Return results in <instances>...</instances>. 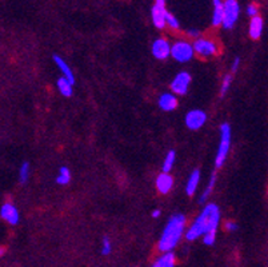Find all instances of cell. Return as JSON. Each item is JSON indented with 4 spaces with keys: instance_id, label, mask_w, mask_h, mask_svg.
<instances>
[{
    "instance_id": "cell-2",
    "label": "cell",
    "mask_w": 268,
    "mask_h": 267,
    "mask_svg": "<svg viewBox=\"0 0 268 267\" xmlns=\"http://www.w3.org/2000/svg\"><path fill=\"white\" fill-rule=\"evenodd\" d=\"M185 217L183 214H175L167 222L166 227L162 233V236L159 239L157 249L162 253H172L178 243L180 242L181 236L185 231Z\"/></svg>"
},
{
    "instance_id": "cell-33",
    "label": "cell",
    "mask_w": 268,
    "mask_h": 267,
    "mask_svg": "<svg viewBox=\"0 0 268 267\" xmlns=\"http://www.w3.org/2000/svg\"><path fill=\"white\" fill-rule=\"evenodd\" d=\"M4 253H5L4 247H1V249H0V255H1V257H3V255H4Z\"/></svg>"
},
{
    "instance_id": "cell-11",
    "label": "cell",
    "mask_w": 268,
    "mask_h": 267,
    "mask_svg": "<svg viewBox=\"0 0 268 267\" xmlns=\"http://www.w3.org/2000/svg\"><path fill=\"white\" fill-rule=\"evenodd\" d=\"M0 218L11 226H16L19 221H20L18 208H16L14 203L11 202H5L1 204V207H0Z\"/></svg>"
},
{
    "instance_id": "cell-15",
    "label": "cell",
    "mask_w": 268,
    "mask_h": 267,
    "mask_svg": "<svg viewBox=\"0 0 268 267\" xmlns=\"http://www.w3.org/2000/svg\"><path fill=\"white\" fill-rule=\"evenodd\" d=\"M263 28H264L263 18H260L259 15H258V16H255V18H251L250 28H248V33H250L251 39L258 40V39L262 36V33H263Z\"/></svg>"
},
{
    "instance_id": "cell-13",
    "label": "cell",
    "mask_w": 268,
    "mask_h": 267,
    "mask_svg": "<svg viewBox=\"0 0 268 267\" xmlns=\"http://www.w3.org/2000/svg\"><path fill=\"white\" fill-rule=\"evenodd\" d=\"M156 189L162 195H167L174 187V178L170 172H162L156 178Z\"/></svg>"
},
{
    "instance_id": "cell-3",
    "label": "cell",
    "mask_w": 268,
    "mask_h": 267,
    "mask_svg": "<svg viewBox=\"0 0 268 267\" xmlns=\"http://www.w3.org/2000/svg\"><path fill=\"white\" fill-rule=\"evenodd\" d=\"M230 148H231V127L228 123H223L220 126V142H219L216 158H215V168L216 170L222 168L223 165L226 163Z\"/></svg>"
},
{
    "instance_id": "cell-29",
    "label": "cell",
    "mask_w": 268,
    "mask_h": 267,
    "mask_svg": "<svg viewBox=\"0 0 268 267\" xmlns=\"http://www.w3.org/2000/svg\"><path fill=\"white\" fill-rule=\"evenodd\" d=\"M187 35H188L190 37H192V39H195V40L200 37V33L196 30V28H190V30L187 31Z\"/></svg>"
},
{
    "instance_id": "cell-1",
    "label": "cell",
    "mask_w": 268,
    "mask_h": 267,
    "mask_svg": "<svg viewBox=\"0 0 268 267\" xmlns=\"http://www.w3.org/2000/svg\"><path fill=\"white\" fill-rule=\"evenodd\" d=\"M220 223V208L215 203H208L195 222L185 231V239L194 242L207 233L216 231Z\"/></svg>"
},
{
    "instance_id": "cell-5",
    "label": "cell",
    "mask_w": 268,
    "mask_h": 267,
    "mask_svg": "<svg viewBox=\"0 0 268 267\" xmlns=\"http://www.w3.org/2000/svg\"><path fill=\"white\" fill-rule=\"evenodd\" d=\"M240 7L236 0H224V18H223V27L230 30L236 24L239 18Z\"/></svg>"
},
{
    "instance_id": "cell-10",
    "label": "cell",
    "mask_w": 268,
    "mask_h": 267,
    "mask_svg": "<svg viewBox=\"0 0 268 267\" xmlns=\"http://www.w3.org/2000/svg\"><path fill=\"white\" fill-rule=\"evenodd\" d=\"M172 44L164 37H157L155 39L151 47L152 55L157 60H166L168 56H171Z\"/></svg>"
},
{
    "instance_id": "cell-23",
    "label": "cell",
    "mask_w": 268,
    "mask_h": 267,
    "mask_svg": "<svg viewBox=\"0 0 268 267\" xmlns=\"http://www.w3.org/2000/svg\"><path fill=\"white\" fill-rule=\"evenodd\" d=\"M30 172H31V167H30V163L28 162H24L23 165L19 168V182L22 184H24L30 178Z\"/></svg>"
},
{
    "instance_id": "cell-12",
    "label": "cell",
    "mask_w": 268,
    "mask_h": 267,
    "mask_svg": "<svg viewBox=\"0 0 268 267\" xmlns=\"http://www.w3.org/2000/svg\"><path fill=\"white\" fill-rule=\"evenodd\" d=\"M157 104L160 107V110L166 111V112H171V111L178 108V98L174 92H164L162 94L159 99H157Z\"/></svg>"
},
{
    "instance_id": "cell-25",
    "label": "cell",
    "mask_w": 268,
    "mask_h": 267,
    "mask_svg": "<svg viewBox=\"0 0 268 267\" xmlns=\"http://www.w3.org/2000/svg\"><path fill=\"white\" fill-rule=\"evenodd\" d=\"M231 84H232V75L228 74L226 75L224 78H223L222 80V86H220V97H224L227 92H228V90L231 88Z\"/></svg>"
},
{
    "instance_id": "cell-24",
    "label": "cell",
    "mask_w": 268,
    "mask_h": 267,
    "mask_svg": "<svg viewBox=\"0 0 268 267\" xmlns=\"http://www.w3.org/2000/svg\"><path fill=\"white\" fill-rule=\"evenodd\" d=\"M166 23L167 26H168V28L175 30V31L180 28V23H179L178 18H176L174 14H171V12H168V11H167V15H166Z\"/></svg>"
},
{
    "instance_id": "cell-26",
    "label": "cell",
    "mask_w": 268,
    "mask_h": 267,
    "mask_svg": "<svg viewBox=\"0 0 268 267\" xmlns=\"http://www.w3.org/2000/svg\"><path fill=\"white\" fill-rule=\"evenodd\" d=\"M112 251V244H111V240H110V238H107V236H104L102 240V254L103 255H110Z\"/></svg>"
},
{
    "instance_id": "cell-6",
    "label": "cell",
    "mask_w": 268,
    "mask_h": 267,
    "mask_svg": "<svg viewBox=\"0 0 268 267\" xmlns=\"http://www.w3.org/2000/svg\"><path fill=\"white\" fill-rule=\"evenodd\" d=\"M192 44H194L195 54L202 56V58H211V56H215L219 52V47L211 39L199 37Z\"/></svg>"
},
{
    "instance_id": "cell-27",
    "label": "cell",
    "mask_w": 268,
    "mask_h": 267,
    "mask_svg": "<svg viewBox=\"0 0 268 267\" xmlns=\"http://www.w3.org/2000/svg\"><path fill=\"white\" fill-rule=\"evenodd\" d=\"M215 240H216V231H211V233L203 235V243L206 246H212Z\"/></svg>"
},
{
    "instance_id": "cell-22",
    "label": "cell",
    "mask_w": 268,
    "mask_h": 267,
    "mask_svg": "<svg viewBox=\"0 0 268 267\" xmlns=\"http://www.w3.org/2000/svg\"><path fill=\"white\" fill-rule=\"evenodd\" d=\"M56 182H58V184H61V186H67L71 182V171L68 170V167H60Z\"/></svg>"
},
{
    "instance_id": "cell-28",
    "label": "cell",
    "mask_w": 268,
    "mask_h": 267,
    "mask_svg": "<svg viewBox=\"0 0 268 267\" xmlns=\"http://www.w3.org/2000/svg\"><path fill=\"white\" fill-rule=\"evenodd\" d=\"M247 15H248L250 18L258 16V15H259V8H258V5L255 4V3L248 4V7H247Z\"/></svg>"
},
{
    "instance_id": "cell-9",
    "label": "cell",
    "mask_w": 268,
    "mask_h": 267,
    "mask_svg": "<svg viewBox=\"0 0 268 267\" xmlns=\"http://www.w3.org/2000/svg\"><path fill=\"white\" fill-rule=\"evenodd\" d=\"M184 122L187 129L196 131V130H200L206 125V122H207V114L203 110H191L187 112Z\"/></svg>"
},
{
    "instance_id": "cell-19",
    "label": "cell",
    "mask_w": 268,
    "mask_h": 267,
    "mask_svg": "<svg viewBox=\"0 0 268 267\" xmlns=\"http://www.w3.org/2000/svg\"><path fill=\"white\" fill-rule=\"evenodd\" d=\"M56 86H58V90H59V92L61 94V97L65 98L72 97V87H74V84L71 83L69 80H67L64 76H61V78L58 79Z\"/></svg>"
},
{
    "instance_id": "cell-17",
    "label": "cell",
    "mask_w": 268,
    "mask_h": 267,
    "mask_svg": "<svg viewBox=\"0 0 268 267\" xmlns=\"http://www.w3.org/2000/svg\"><path fill=\"white\" fill-rule=\"evenodd\" d=\"M200 182V170H194L188 176V179H187V183H185V193L188 197H192L195 193H196V190H198V186H199Z\"/></svg>"
},
{
    "instance_id": "cell-31",
    "label": "cell",
    "mask_w": 268,
    "mask_h": 267,
    "mask_svg": "<svg viewBox=\"0 0 268 267\" xmlns=\"http://www.w3.org/2000/svg\"><path fill=\"white\" fill-rule=\"evenodd\" d=\"M239 67H240V59H239V58H235V60L232 62L231 71L232 72H236V71L239 69Z\"/></svg>"
},
{
    "instance_id": "cell-18",
    "label": "cell",
    "mask_w": 268,
    "mask_h": 267,
    "mask_svg": "<svg viewBox=\"0 0 268 267\" xmlns=\"http://www.w3.org/2000/svg\"><path fill=\"white\" fill-rule=\"evenodd\" d=\"M176 258L174 253H163L151 267H175Z\"/></svg>"
},
{
    "instance_id": "cell-7",
    "label": "cell",
    "mask_w": 268,
    "mask_h": 267,
    "mask_svg": "<svg viewBox=\"0 0 268 267\" xmlns=\"http://www.w3.org/2000/svg\"><path fill=\"white\" fill-rule=\"evenodd\" d=\"M191 80L192 78L187 71H181L179 74H176L171 82V92H174L175 95H185L190 88Z\"/></svg>"
},
{
    "instance_id": "cell-30",
    "label": "cell",
    "mask_w": 268,
    "mask_h": 267,
    "mask_svg": "<svg viewBox=\"0 0 268 267\" xmlns=\"http://www.w3.org/2000/svg\"><path fill=\"white\" fill-rule=\"evenodd\" d=\"M224 227H226L227 231H236L238 229H239V226L236 225L235 222H232V221L227 222L226 225H224Z\"/></svg>"
},
{
    "instance_id": "cell-8",
    "label": "cell",
    "mask_w": 268,
    "mask_h": 267,
    "mask_svg": "<svg viewBox=\"0 0 268 267\" xmlns=\"http://www.w3.org/2000/svg\"><path fill=\"white\" fill-rule=\"evenodd\" d=\"M166 0H155V4H153L152 11H151V18H152L153 26L157 30L166 28Z\"/></svg>"
},
{
    "instance_id": "cell-20",
    "label": "cell",
    "mask_w": 268,
    "mask_h": 267,
    "mask_svg": "<svg viewBox=\"0 0 268 267\" xmlns=\"http://www.w3.org/2000/svg\"><path fill=\"white\" fill-rule=\"evenodd\" d=\"M215 184H216V172H212V175H211V179H209V182H208L207 187L204 189L203 194L200 195V199H199L200 203H204L208 198H209V195H211V193H212Z\"/></svg>"
},
{
    "instance_id": "cell-14",
    "label": "cell",
    "mask_w": 268,
    "mask_h": 267,
    "mask_svg": "<svg viewBox=\"0 0 268 267\" xmlns=\"http://www.w3.org/2000/svg\"><path fill=\"white\" fill-rule=\"evenodd\" d=\"M213 12L211 18V23L213 27L223 26V18H224V1L223 0H212Z\"/></svg>"
},
{
    "instance_id": "cell-32",
    "label": "cell",
    "mask_w": 268,
    "mask_h": 267,
    "mask_svg": "<svg viewBox=\"0 0 268 267\" xmlns=\"http://www.w3.org/2000/svg\"><path fill=\"white\" fill-rule=\"evenodd\" d=\"M151 215H152V218H159L162 215V211H160V210H153Z\"/></svg>"
},
{
    "instance_id": "cell-4",
    "label": "cell",
    "mask_w": 268,
    "mask_h": 267,
    "mask_svg": "<svg viewBox=\"0 0 268 267\" xmlns=\"http://www.w3.org/2000/svg\"><path fill=\"white\" fill-rule=\"evenodd\" d=\"M195 55L194 44L187 40H178L172 44L171 56L179 63H187L192 60Z\"/></svg>"
},
{
    "instance_id": "cell-16",
    "label": "cell",
    "mask_w": 268,
    "mask_h": 267,
    "mask_svg": "<svg viewBox=\"0 0 268 267\" xmlns=\"http://www.w3.org/2000/svg\"><path fill=\"white\" fill-rule=\"evenodd\" d=\"M54 62H55L56 67H58L59 71L61 72V76H64L67 80H69L71 83L74 84L75 83L74 72H72V69L69 68V66L65 63V60L63 59V58H60V56L54 55Z\"/></svg>"
},
{
    "instance_id": "cell-21",
    "label": "cell",
    "mask_w": 268,
    "mask_h": 267,
    "mask_svg": "<svg viewBox=\"0 0 268 267\" xmlns=\"http://www.w3.org/2000/svg\"><path fill=\"white\" fill-rule=\"evenodd\" d=\"M176 161V152L174 150L167 152L166 158H164V161H163V172H170L172 170V167L175 165Z\"/></svg>"
}]
</instances>
